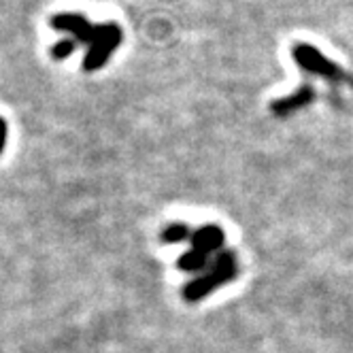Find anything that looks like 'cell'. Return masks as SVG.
Masks as SVG:
<instances>
[{
  "label": "cell",
  "instance_id": "cell-2",
  "mask_svg": "<svg viewBox=\"0 0 353 353\" xmlns=\"http://www.w3.org/2000/svg\"><path fill=\"white\" fill-rule=\"evenodd\" d=\"M74 47H77V41H74V39H66V41L56 43V45H54V49H52L54 60H66L68 56H72Z\"/></svg>",
  "mask_w": 353,
  "mask_h": 353
},
{
  "label": "cell",
  "instance_id": "cell-3",
  "mask_svg": "<svg viewBox=\"0 0 353 353\" xmlns=\"http://www.w3.org/2000/svg\"><path fill=\"white\" fill-rule=\"evenodd\" d=\"M185 236H188V228H185L183 223H172V225H168V228L164 230V234H162V239L166 243H179Z\"/></svg>",
  "mask_w": 353,
  "mask_h": 353
},
{
  "label": "cell",
  "instance_id": "cell-4",
  "mask_svg": "<svg viewBox=\"0 0 353 353\" xmlns=\"http://www.w3.org/2000/svg\"><path fill=\"white\" fill-rule=\"evenodd\" d=\"M5 141H7V121L0 117V154L5 149Z\"/></svg>",
  "mask_w": 353,
  "mask_h": 353
},
{
  "label": "cell",
  "instance_id": "cell-1",
  "mask_svg": "<svg viewBox=\"0 0 353 353\" xmlns=\"http://www.w3.org/2000/svg\"><path fill=\"white\" fill-rule=\"evenodd\" d=\"M52 28L72 34L77 43L88 45V54L83 60L85 70H96L105 66L109 56L121 43V30L115 23H92L83 15L77 13H62L52 17Z\"/></svg>",
  "mask_w": 353,
  "mask_h": 353
}]
</instances>
